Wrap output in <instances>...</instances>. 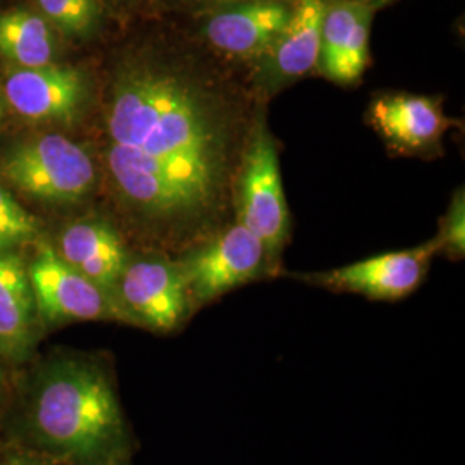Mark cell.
I'll return each instance as SVG.
<instances>
[{"label":"cell","mask_w":465,"mask_h":465,"mask_svg":"<svg viewBox=\"0 0 465 465\" xmlns=\"http://www.w3.org/2000/svg\"><path fill=\"white\" fill-rule=\"evenodd\" d=\"M253 116L195 52L121 61L105 109V167L128 211L182 252L228 224Z\"/></svg>","instance_id":"cell-1"},{"label":"cell","mask_w":465,"mask_h":465,"mask_svg":"<svg viewBox=\"0 0 465 465\" xmlns=\"http://www.w3.org/2000/svg\"><path fill=\"white\" fill-rule=\"evenodd\" d=\"M34 422L45 445L84 465H116L128 445L111 378L86 359L50 367L35 397Z\"/></svg>","instance_id":"cell-2"},{"label":"cell","mask_w":465,"mask_h":465,"mask_svg":"<svg viewBox=\"0 0 465 465\" xmlns=\"http://www.w3.org/2000/svg\"><path fill=\"white\" fill-rule=\"evenodd\" d=\"M232 211L234 221L262 242L271 271L278 274L290 236V211L282 190L278 143L264 114L252 119L234 182Z\"/></svg>","instance_id":"cell-3"},{"label":"cell","mask_w":465,"mask_h":465,"mask_svg":"<svg viewBox=\"0 0 465 465\" xmlns=\"http://www.w3.org/2000/svg\"><path fill=\"white\" fill-rule=\"evenodd\" d=\"M19 192L52 203H76L97 184V167L84 145L63 134H44L11 150L0 166Z\"/></svg>","instance_id":"cell-4"},{"label":"cell","mask_w":465,"mask_h":465,"mask_svg":"<svg viewBox=\"0 0 465 465\" xmlns=\"http://www.w3.org/2000/svg\"><path fill=\"white\" fill-rule=\"evenodd\" d=\"M176 262L193 314L234 288L272 274L262 242L238 221L184 249Z\"/></svg>","instance_id":"cell-5"},{"label":"cell","mask_w":465,"mask_h":465,"mask_svg":"<svg viewBox=\"0 0 465 465\" xmlns=\"http://www.w3.org/2000/svg\"><path fill=\"white\" fill-rule=\"evenodd\" d=\"M116 300L128 322L152 331H174L193 314L176 259L163 255L128 259Z\"/></svg>","instance_id":"cell-6"},{"label":"cell","mask_w":465,"mask_h":465,"mask_svg":"<svg viewBox=\"0 0 465 465\" xmlns=\"http://www.w3.org/2000/svg\"><path fill=\"white\" fill-rule=\"evenodd\" d=\"M438 253V243L432 238L414 249L388 252L349 266L295 274V278L338 293H355L369 300L397 302L416 292Z\"/></svg>","instance_id":"cell-7"},{"label":"cell","mask_w":465,"mask_h":465,"mask_svg":"<svg viewBox=\"0 0 465 465\" xmlns=\"http://www.w3.org/2000/svg\"><path fill=\"white\" fill-rule=\"evenodd\" d=\"M326 0H293L288 23L269 49L252 63V86L269 99L314 73L321 50V25Z\"/></svg>","instance_id":"cell-8"},{"label":"cell","mask_w":465,"mask_h":465,"mask_svg":"<svg viewBox=\"0 0 465 465\" xmlns=\"http://www.w3.org/2000/svg\"><path fill=\"white\" fill-rule=\"evenodd\" d=\"M38 312L50 322L123 319L121 307L109 293L88 282L50 247H40L28 269Z\"/></svg>","instance_id":"cell-9"},{"label":"cell","mask_w":465,"mask_h":465,"mask_svg":"<svg viewBox=\"0 0 465 465\" xmlns=\"http://www.w3.org/2000/svg\"><path fill=\"white\" fill-rule=\"evenodd\" d=\"M2 94L17 114L28 121L69 126L84 114L90 86L76 67L16 66L7 74Z\"/></svg>","instance_id":"cell-10"},{"label":"cell","mask_w":465,"mask_h":465,"mask_svg":"<svg viewBox=\"0 0 465 465\" xmlns=\"http://www.w3.org/2000/svg\"><path fill=\"white\" fill-rule=\"evenodd\" d=\"M292 2L236 0L203 11L202 40L223 55L253 63L282 34Z\"/></svg>","instance_id":"cell-11"},{"label":"cell","mask_w":465,"mask_h":465,"mask_svg":"<svg viewBox=\"0 0 465 465\" xmlns=\"http://www.w3.org/2000/svg\"><path fill=\"white\" fill-rule=\"evenodd\" d=\"M367 119L390 149L424 157L440 150L443 134L457 126V121L445 116L440 100L412 94L374 97Z\"/></svg>","instance_id":"cell-12"},{"label":"cell","mask_w":465,"mask_h":465,"mask_svg":"<svg viewBox=\"0 0 465 465\" xmlns=\"http://www.w3.org/2000/svg\"><path fill=\"white\" fill-rule=\"evenodd\" d=\"M376 7L359 0H326L316 73L332 84H357L369 64Z\"/></svg>","instance_id":"cell-13"},{"label":"cell","mask_w":465,"mask_h":465,"mask_svg":"<svg viewBox=\"0 0 465 465\" xmlns=\"http://www.w3.org/2000/svg\"><path fill=\"white\" fill-rule=\"evenodd\" d=\"M57 253L88 282L116 300L117 282L130 255L114 226L102 219L74 221L61 234Z\"/></svg>","instance_id":"cell-14"},{"label":"cell","mask_w":465,"mask_h":465,"mask_svg":"<svg viewBox=\"0 0 465 465\" xmlns=\"http://www.w3.org/2000/svg\"><path fill=\"white\" fill-rule=\"evenodd\" d=\"M28 269L15 253L0 255V349L16 353L28 343L34 322Z\"/></svg>","instance_id":"cell-15"},{"label":"cell","mask_w":465,"mask_h":465,"mask_svg":"<svg viewBox=\"0 0 465 465\" xmlns=\"http://www.w3.org/2000/svg\"><path fill=\"white\" fill-rule=\"evenodd\" d=\"M0 55L17 67L52 64L55 55L52 26L30 11L0 13Z\"/></svg>","instance_id":"cell-16"},{"label":"cell","mask_w":465,"mask_h":465,"mask_svg":"<svg viewBox=\"0 0 465 465\" xmlns=\"http://www.w3.org/2000/svg\"><path fill=\"white\" fill-rule=\"evenodd\" d=\"M36 5L52 28L74 40L99 34L105 13L100 0H36Z\"/></svg>","instance_id":"cell-17"},{"label":"cell","mask_w":465,"mask_h":465,"mask_svg":"<svg viewBox=\"0 0 465 465\" xmlns=\"http://www.w3.org/2000/svg\"><path fill=\"white\" fill-rule=\"evenodd\" d=\"M440 253L451 259H462L465 253V195L464 188L453 193L445 216L440 221V230L434 236Z\"/></svg>","instance_id":"cell-18"},{"label":"cell","mask_w":465,"mask_h":465,"mask_svg":"<svg viewBox=\"0 0 465 465\" xmlns=\"http://www.w3.org/2000/svg\"><path fill=\"white\" fill-rule=\"evenodd\" d=\"M0 221L11 226L23 240L32 238L38 230L36 219L30 216V213H26L15 197L2 186H0Z\"/></svg>","instance_id":"cell-19"},{"label":"cell","mask_w":465,"mask_h":465,"mask_svg":"<svg viewBox=\"0 0 465 465\" xmlns=\"http://www.w3.org/2000/svg\"><path fill=\"white\" fill-rule=\"evenodd\" d=\"M19 242H23V238L11 226H7L4 221H0V252L16 245Z\"/></svg>","instance_id":"cell-20"},{"label":"cell","mask_w":465,"mask_h":465,"mask_svg":"<svg viewBox=\"0 0 465 465\" xmlns=\"http://www.w3.org/2000/svg\"><path fill=\"white\" fill-rule=\"evenodd\" d=\"M104 4V7H111V9H126L134 0H100Z\"/></svg>","instance_id":"cell-21"},{"label":"cell","mask_w":465,"mask_h":465,"mask_svg":"<svg viewBox=\"0 0 465 465\" xmlns=\"http://www.w3.org/2000/svg\"><path fill=\"white\" fill-rule=\"evenodd\" d=\"M226 2H236V0H193V4L202 7L203 11H205V9H209V7H213V5L226 4Z\"/></svg>","instance_id":"cell-22"},{"label":"cell","mask_w":465,"mask_h":465,"mask_svg":"<svg viewBox=\"0 0 465 465\" xmlns=\"http://www.w3.org/2000/svg\"><path fill=\"white\" fill-rule=\"evenodd\" d=\"M359 2H364V4H369V5H372V7H381L384 4H388V2H393V0H359Z\"/></svg>","instance_id":"cell-23"},{"label":"cell","mask_w":465,"mask_h":465,"mask_svg":"<svg viewBox=\"0 0 465 465\" xmlns=\"http://www.w3.org/2000/svg\"><path fill=\"white\" fill-rule=\"evenodd\" d=\"M261 2H293V0H261Z\"/></svg>","instance_id":"cell-24"},{"label":"cell","mask_w":465,"mask_h":465,"mask_svg":"<svg viewBox=\"0 0 465 465\" xmlns=\"http://www.w3.org/2000/svg\"><path fill=\"white\" fill-rule=\"evenodd\" d=\"M0 114H2V107H0Z\"/></svg>","instance_id":"cell-25"},{"label":"cell","mask_w":465,"mask_h":465,"mask_svg":"<svg viewBox=\"0 0 465 465\" xmlns=\"http://www.w3.org/2000/svg\"><path fill=\"white\" fill-rule=\"evenodd\" d=\"M0 94H2V88H0Z\"/></svg>","instance_id":"cell-26"}]
</instances>
